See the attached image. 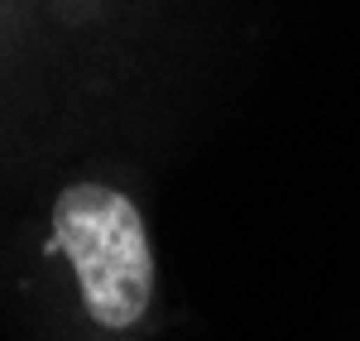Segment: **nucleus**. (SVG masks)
I'll return each instance as SVG.
<instances>
[{
	"mask_svg": "<svg viewBox=\"0 0 360 341\" xmlns=\"http://www.w3.org/2000/svg\"><path fill=\"white\" fill-rule=\"evenodd\" d=\"M53 240L77 269L91 322L111 332L135 327L154 298V250L135 202L101 183H72L53 202Z\"/></svg>",
	"mask_w": 360,
	"mask_h": 341,
	"instance_id": "obj_1",
	"label": "nucleus"
}]
</instances>
